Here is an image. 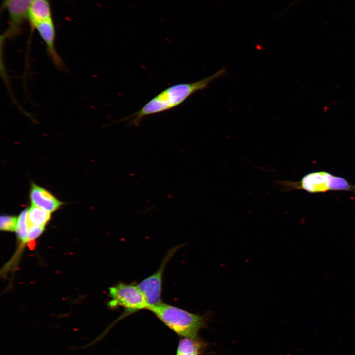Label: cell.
Listing matches in <instances>:
<instances>
[{"mask_svg":"<svg viewBox=\"0 0 355 355\" xmlns=\"http://www.w3.org/2000/svg\"><path fill=\"white\" fill-rule=\"evenodd\" d=\"M225 72V70L222 69L202 80L168 87L150 99L138 111L120 121H129V125L137 127L146 116L167 111L179 106L196 92L207 88L209 84L223 76Z\"/></svg>","mask_w":355,"mask_h":355,"instance_id":"obj_1","label":"cell"},{"mask_svg":"<svg viewBox=\"0 0 355 355\" xmlns=\"http://www.w3.org/2000/svg\"><path fill=\"white\" fill-rule=\"evenodd\" d=\"M148 310L167 327L181 337L197 338L200 330L207 326L211 315L193 313L163 302Z\"/></svg>","mask_w":355,"mask_h":355,"instance_id":"obj_2","label":"cell"},{"mask_svg":"<svg viewBox=\"0 0 355 355\" xmlns=\"http://www.w3.org/2000/svg\"><path fill=\"white\" fill-rule=\"evenodd\" d=\"M283 191L303 190L310 193H325L329 191H346L355 193V185L345 178L325 171H315L304 175L300 181H276Z\"/></svg>","mask_w":355,"mask_h":355,"instance_id":"obj_3","label":"cell"},{"mask_svg":"<svg viewBox=\"0 0 355 355\" xmlns=\"http://www.w3.org/2000/svg\"><path fill=\"white\" fill-rule=\"evenodd\" d=\"M111 308L122 307L125 310L123 316L149 308L147 300L137 285L120 282L109 289Z\"/></svg>","mask_w":355,"mask_h":355,"instance_id":"obj_4","label":"cell"},{"mask_svg":"<svg viewBox=\"0 0 355 355\" xmlns=\"http://www.w3.org/2000/svg\"><path fill=\"white\" fill-rule=\"evenodd\" d=\"M182 246V245L176 246L169 249L162 259L157 271L137 284L147 300L149 305L148 309L163 302L161 294L164 270L172 256Z\"/></svg>","mask_w":355,"mask_h":355,"instance_id":"obj_5","label":"cell"},{"mask_svg":"<svg viewBox=\"0 0 355 355\" xmlns=\"http://www.w3.org/2000/svg\"><path fill=\"white\" fill-rule=\"evenodd\" d=\"M35 0H5L10 17V26L5 36H12L28 17L29 9Z\"/></svg>","mask_w":355,"mask_h":355,"instance_id":"obj_6","label":"cell"},{"mask_svg":"<svg viewBox=\"0 0 355 355\" xmlns=\"http://www.w3.org/2000/svg\"><path fill=\"white\" fill-rule=\"evenodd\" d=\"M29 196L31 205L51 213L59 209L64 204L49 190L33 182L31 183Z\"/></svg>","mask_w":355,"mask_h":355,"instance_id":"obj_7","label":"cell"},{"mask_svg":"<svg viewBox=\"0 0 355 355\" xmlns=\"http://www.w3.org/2000/svg\"><path fill=\"white\" fill-rule=\"evenodd\" d=\"M35 28L37 30L44 41L47 54L52 62L59 69L62 68V60L55 48V30L52 19L38 24Z\"/></svg>","mask_w":355,"mask_h":355,"instance_id":"obj_8","label":"cell"},{"mask_svg":"<svg viewBox=\"0 0 355 355\" xmlns=\"http://www.w3.org/2000/svg\"><path fill=\"white\" fill-rule=\"evenodd\" d=\"M33 28L51 18V10L47 0H35L30 6L28 17Z\"/></svg>","mask_w":355,"mask_h":355,"instance_id":"obj_9","label":"cell"},{"mask_svg":"<svg viewBox=\"0 0 355 355\" xmlns=\"http://www.w3.org/2000/svg\"><path fill=\"white\" fill-rule=\"evenodd\" d=\"M207 347V343L197 338L182 337L178 344L176 355H200Z\"/></svg>","mask_w":355,"mask_h":355,"instance_id":"obj_10","label":"cell"},{"mask_svg":"<svg viewBox=\"0 0 355 355\" xmlns=\"http://www.w3.org/2000/svg\"><path fill=\"white\" fill-rule=\"evenodd\" d=\"M51 218V213L31 204L27 211V222L30 226H44Z\"/></svg>","mask_w":355,"mask_h":355,"instance_id":"obj_11","label":"cell"},{"mask_svg":"<svg viewBox=\"0 0 355 355\" xmlns=\"http://www.w3.org/2000/svg\"><path fill=\"white\" fill-rule=\"evenodd\" d=\"M27 211L28 209H25L21 212L18 217V220L15 230L17 238L23 243L27 242L28 231Z\"/></svg>","mask_w":355,"mask_h":355,"instance_id":"obj_12","label":"cell"},{"mask_svg":"<svg viewBox=\"0 0 355 355\" xmlns=\"http://www.w3.org/2000/svg\"><path fill=\"white\" fill-rule=\"evenodd\" d=\"M18 217L9 215H2L0 218V229L4 231H15Z\"/></svg>","mask_w":355,"mask_h":355,"instance_id":"obj_13","label":"cell"},{"mask_svg":"<svg viewBox=\"0 0 355 355\" xmlns=\"http://www.w3.org/2000/svg\"><path fill=\"white\" fill-rule=\"evenodd\" d=\"M45 227L39 226H30L28 227L27 242L34 241L43 232Z\"/></svg>","mask_w":355,"mask_h":355,"instance_id":"obj_14","label":"cell"},{"mask_svg":"<svg viewBox=\"0 0 355 355\" xmlns=\"http://www.w3.org/2000/svg\"><path fill=\"white\" fill-rule=\"evenodd\" d=\"M299 0H296L295 1V2H297V1H299Z\"/></svg>","mask_w":355,"mask_h":355,"instance_id":"obj_15","label":"cell"}]
</instances>
